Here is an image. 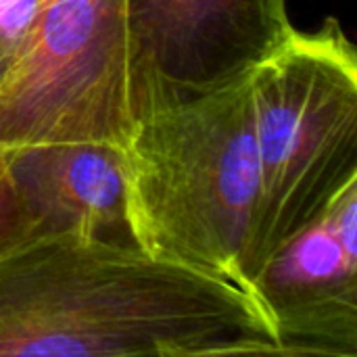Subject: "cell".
Returning <instances> with one entry per match:
<instances>
[{
  "label": "cell",
  "mask_w": 357,
  "mask_h": 357,
  "mask_svg": "<svg viewBox=\"0 0 357 357\" xmlns=\"http://www.w3.org/2000/svg\"><path fill=\"white\" fill-rule=\"evenodd\" d=\"M282 356L259 299L134 243L38 234L0 253V357Z\"/></svg>",
  "instance_id": "6da1fadb"
},
{
  "label": "cell",
  "mask_w": 357,
  "mask_h": 357,
  "mask_svg": "<svg viewBox=\"0 0 357 357\" xmlns=\"http://www.w3.org/2000/svg\"><path fill=\"white\" fill-rule=\"evenodd\" d=\"M121 155L132 243L253 293L247 255L259 161L251 75L149 115Z\"/></svg>",
  "instance_id": "7a4b0ae2"
},
{
  "label": "cell",
  "mask_w": 357,
  "mask_h": 357,
  "mask_svg": "<svg viewBox=\"0 0 357 357\" xmlns=\"http://www.w3.org/2000/svg\"><path fill=\"white\" fill-rule=\"evenodd\" d=\"M259 195L247 255L261 268L357 180V50L335 17L251 71Z\"/></svg>",
  "instance_id": "3957f363"
},
{
  "label": "cell",
  "mask_w": 357,
  "mask_h": 357,
  "mask_svg": "<svg viewBox=\"0 0 357 357\" xmlns=\"http://www.w3.org/2000/svg\"><path fill=\"white\" fill-rule=\"evenodd\" d=\"M126 0H0V144L123 149Z\"/></svg>",
  "instance_id": "277c9868"
},
{
  "label": "cell",
  "mask_w": 357,
  "mask_h": 357,
  "mask_svg": "<svg viewBox=\"0 0 357 357\" xmlns=\"http://www.w3.org/2000/svg\"><path fill=\"white\" fill-rule=\"evenodd\" d=\"M291 0H126V82L134 128L222 90L293 33Z\"/></svg>",
  "instance_id": "5b68a950"
},
{
  "label": "cell",
  "mask_w": 357,
  "mask_h": 357,
  "mask_svg": "<svg viewBox=\"0 0 357 357\" xmlns=\"http://www.w3.org/2000/svg\"><path fill=\"white\" fill-rule=\"evenodd\" d=\"M284 357H357V180L257 274Z\"/></svg>",
  "instance_id": "8992f818"
},
{
  "label": "cell",
  "mask_w": 357,
  "mask_h": 357,
  "mask_svg": "<svg viewBox=\"0 0 357 357\" xmlns=\"http://www.w3.org/2000/svg\"><path fill=\"white\" fill-rule=\"evenodd\" d=\"M10 172L38 234L132 243L121 149L100 142L6 146Z\"/></svg>",
  "instance_id": "52a82bcc"
},
{
  "label": "cell",
  "mask_w": 357,
  "mask_h": 357,
  "mask_svg": "<svg viewBox=\"0 0 357 357\" xmlns=\"http://www.w3.org/2000/svg\"><path fill=\"white\" fill-rule=\"evenodd\" d=\"M31 236L33 224L10 172L8 149L0 144V253Z\"/></svg>",
  "instance_id": "ba28073f"
}]
</instances>
